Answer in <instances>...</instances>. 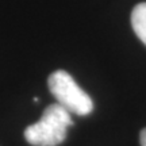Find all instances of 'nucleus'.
<instances>
[{
	"instance_id": "nucleus-1",
	"label": "nucleus",
	"mask_w": 146,
	"mask_h": 146,
	"mask_svg": "<svg viewBox=\"0 0 146 146\" xmlns=\"http://www.w3.org/2000/svg\"><path fill=\"white\" fill-rule=\"evenodd\" d=\"M72 123L70 112L54 103L45 108L41 119L25 130V138L33 146H57L66 138Z\"/></svg>"
},
{
	"instance_id": "nucleus-2",
	"label": "nucleus",
	"mask_w": 146,
	"mask_h": 146,
	"mask_svg": "<svg viewBox=\"0 0 146 146\" xmlns=\"http://www.w3.org/2000/svg\"><path fill=\"white\" fill-rule=\"evenodd\" d=\"M49 89L57 103L70 114L88 115L94 110V102L88 94L81 89L74 78L62 69H58L49 76Z\"/></svg>"
},
{
	"instance_id": "nucleus-3",
	"label": "nucleus",
	"mask_w": 146,
	"mask_h": 146,
	"mask_svg": "<svg viewBox=\"0 0 146 146\" xmlns=\"http://www.w3.org/2000/svg\"><path fill=\"white\" fill-rule=\"evenodd\" d=\"M133 30L138 38L146 45V3H139L131 12Z\"/></svg>"
},
{
	"instance_id": "nucleus-4",
	"label": "nucleus",
	"mask_w": 146,
	"mask_h": 146,
	"mask_svg": "<svg viewBox=\"0 0 146 146\" xmlns=\"http://www.w3.org/2000/svg\"><path fill=\"white\" fill-rule=\"evenodd\" d=\"M139 143L141 146H146V129H143L139 134Z\"/></svg>"
}]
</instances>
